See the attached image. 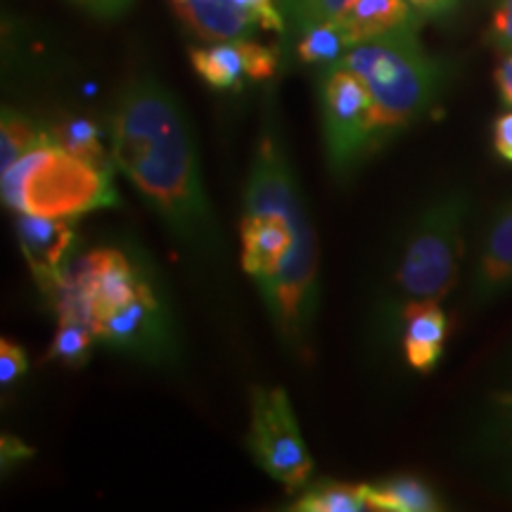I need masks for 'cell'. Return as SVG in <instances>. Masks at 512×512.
I'll use <instances>...</instances> for the list:
<instances>
[{"label":"cell","instance_id":"6da1fadb","mask_svg":"<svg viewBox=\"0 0 512 512\" xmlns=\"http://www.w3.org/2000/svg\"><path fill=\"white\" fill-rule=\"evenodd\" d=\"M110 155L169 233L202 259L221 256L195 131L181 100L155 76L128 81L110 114Z\"/></svg>","mask_w":512,"mask_h":512},{"label":"cell","instance_id":"7a4b0ae2","mask_svg":"<svg viewBox=\"0 0 512 512\" xmlns=\"http://www.w3.org/2000/svg\"><path fill=\"white\" fill-rule=\"evenodd\" d=\"M339 62L368 88L382 143L425 117L446 83L444 64L422 48L418 31L356 43Z\"/></svg>","mask_w":512,"mask_h":512},{"label":"cell","instance_id":"3957f363","mask_svg":"<svg viewBox=\"0 0 512 512\" xmlns=\"http://www.w3.org/2000/svg\"><path fill=\"white\" fill-rule=\"evenodd\" d=\"M3 202L17 214L79 219L98 209L119 207L112 169L88 164L60 147L46 128L19 162L0 174Z\"/></svg>","mask_w":512,"mask_h":512},{"label":"cell","instance_id":"277c9868","mask_svg":"<svg viewBox=\"0 0 512 512\" xmlns=\"http://www.w3.org/2000/svg\"><path fill=\"white\" fill-rule=\"evenodd\" d=\"M465 211L463 195H446L415 221L394 271V285L406 304L439 302L456 287L463 259Z\"/></svg>","mask_w":512,"mask_h":512},{"label":"cell","instance_id":"5b68a950","mask_svg":"<svg viewBox=\"0 0 512 512\" xmlns=\"http://www.w3.org/2000/svg\"><path fill=\"white\" fill-rule=\"evenodd\" d=\"M318 100L330 174L344 181L384 145L377 131L373 98L351 69L335 62L320 72Z\"/></svg>","mask_w":512,"mask_h":512},{"label":"cell","instance_id":"8992f818","mask_svg":"<svg viewBox=\"0 0 512 512\" xmlns=\"http://www.w3.org/2000/svg\"><path fill=\"white\" fill-rule=\"evenodd\" d=\"M249 448L256 465L285 489L294 491L309 484L313 460L285 389L259 387L252 392Z\"/></svg>","mask_w":512,"mask_h":512},{"label":"cell","instance_id":"52a82bcc","mask_svg":"<svg viewBox=\"0 0 512 512\" xmlns=\"http://www.w3.org/2000/svg\"><path fill=\"white\" fill-rule=\"evenodd\" d=\"M95 342L147 363H166L178 354V337L157 278L152 275L124 304L93 320Z\"/></svg>","mask_w":512,"mask_h":512},{"label":"cell","instance_id":"ba28073f","mask_svg":"<svg viewBox=\"0 0 512 512\" xmlns=\"http://www.w3.org/2000/svg\"><path fill=\"white\" fill-rule=\"evenodd\" d=\"M76 219H48V216L17 214L15 228L31 278L38 290L53 302L67 280L76 245Z\"/></svg>","mask_w":512,"mask_h":512},{"label":"cell","instance_id":"9c48e42d","mask_svg":"<svg viewBox=\"0 0 512 512\" xmlns=\"http://www.w3.org/2000/svg\"><path fill=\"white\" fill-rule=\"evenodd\" d=\"M190 62L197 76L214 91H240L245 81H266L278 69L275 50L252 38L211 41L190 50Z\"/></svg>","mask_w":512,"mask_h":512},{"label":"cell","instance_id":"30bf717a","mask_svg":"<svg viewBox=\"0 0 512 512\" xmlns=\"http://www.w3.org/2000/svg\"><path fill=\"white\" fill-rule=\"evenodd\" d=\"M351 46L420 29L422 15L408 0H354L337 19Z\"/></svg>","mask_w":512,"mask_h":512},{"label":"cell","instance_id":"8fae6325","mask_svg":"<svg viewBox=\"0 0 512 512\" xmlns=\"http://www.w3.org/2000/svg\"><path fill=\"white\" fill-rule=\"evenodd\" d=\"M512 287V200L501 204L486 228L475 273V297H496Z\"/></svg>","mask_w":512,"mask_h":512},{"label":"cell","instance_id":"7c38bea8","mask_svg":"<svg viewBox=\"0 0 512 512\" xmlns=\"http://www.w3.org/2000/svg\"><path fill=\"white\" fill-rule=\"evenodd\" d=\"M176 15L204 41L252 38L256 27L233 0H171Z\"/></svg>","mask_w":512,"mask_h":512},{"label":"cell","instance_id":"4fadbf2b","mask_svg":"<svg viewBox=\"0 0 512 512\" xmlns=\"http://www.w3.org/2000/svg\"><path fill=\"white\" fill-rule=\"evenodd\" d=\"M406 332H403V351L406 361L415 370L427 373L437 366L446 342V313L437 302L406 304Z\"/></svg>","mask_w":512,"mask_h":512},{"label":"cell","instance_id":"5bb4252c","mask_svg":"<svg viewBox=\"0 0 512 512\" xmlns=\"http://www.w3.org/2000/svg\"><path fill=\"white\" fill-rule=\"evenodd\" d=\"M368 510L380 512H432L439 510V498L425 482L415 477H392L366 486Z\"/></svg>","mask_w":512,"mask_h":512},{"label":"cell","instance_id":"9a60e30c","mask_svg":"<svg viewBox=\"0 0 512 512\" xmlns=\"http://www.w3.org/2000/svg\"><path fill=\"white\" fill-rule=\"evenodd\" d=\"M50 136L60 147L72 152L83 162L112 169L110 145H102V128L86 117H64L48 128Z\"/></svg>","mask_w":512,"mask_h":512},{"label":"cell","instance_id":"2e32d148","mask_svg":"<svg viewBox=\"0 0 512 512\" xmlns=\"http://www.w3.org/2000/svg\"><path fill=\"white\" fill-rule=\"evenodd\" d=\"M351 48L347 34L339 22L313 24L294 38V55L302 64L311 67H328L342 60V55Z\"/></svg>","mask_w":512,"mask_h":512},{"label":"cell","instance_id":"e0dca14e","mask_svg":"<svg viewBox=\"0 0 512 512\" xmlns=\"http://www.w3.org/2000/svg\"><path fill=\"white\" fill-rule=\"evenodd\" d=\"M368 484L323 482L313 484L294 503L297 512H361L368 510Z\"/></svg>","mask_w":512,"mask_h":512},{"label":"cell","instance_id":"ac0fdd59","mask_svg":"<svg viewBox=\"0 0 512 512\" xmlns=\"http://www.w3.org/2000/svg\"><path fill=\"white\" fill-rule=\"evenodd\" d=\"M43 133H46V126H38L27 114L5 107L3 119H0V174L27 155Z\"/></svg>","mask_w":512,"mask_h":512},{"label":"cell","instance_id":"d6986e66","mask_svg":"<svg viewBox=\"0 0 512 512\" xmlns=\"http://www.w3.org/2000/svg\"><path fill=\"white\" fill-rule=\"evenodd\" d=\"M351 3L354 0H280V8H283L287 22L285 38L287 41L297 38L313 24L337 22Z\"/></svg>","mask_w":512,"mask_h":512},{"label":"cell","instance_id":"ffe728a7","mask_svg":"<svg viewBox=\"0 0 512 512\" xmlns=\"http://www.w3.org/2000/svg\"><path fill=\"white\" fill-rule=\"evenodd\" d=\"M95 342L93 330L83 320L76 318H60L55 339L50 344L48 358L60 361L64 366H83L88 361V351Z\"/></svg>","mask_w":512,"mask_h":512},{"label":"cell","instance_id":"44dd1931","mask_svg":"<svg viewBox=\"0 0 512 512\" xmlns=\"http://www.w3.org/2000/svg\"><path fill=\"white\" fill-rule=\"evenodd\" d=\"M27 368L29 361L24 349L17 347L10 339H3V342H0V384H3V387L15 384L19 377L27 373Z\"/></svg>","mask_w":512,"mask_h":512},{"label":"cell","instance_id":"7402d4cb","mask_svg":"<svg viewBox=\"0 0 512 512\" xmlns=\"http://www.w3.org/2000/svg\"><path fill=\"white\" fill-rule=\"evenodd\" d=\"M486 41L498 50L512 48V0H498Z\"/></svg>","mask_w":512,"mask_h":512},{"label":"cell","instance_id":"603a6c76","mask_svg":"<svg viewBox=\"0 0 512 512\" xmlns=\"http://www.w3.org/2000/svg\"><path fill=\"white\" fill-rule=\"evenodd\" d=\"M496 86L505 105L512 107V48L503 50L501 62L496 67Z\"/></svg>","mask_w":512,"mask_h":512},{"label":"cell","instance_id":"cb8c5ba5","mask_svg":"<svg viewBox=\"0 0 512 512\" xmlns=\"http://www.w3.org/2000/svg\"><path fill=\"white\" fill-rule=\"evenodd\" d=\"M494 145L498 155L512 162V112L503 114L494 126Z\"/></svg>","mask_w":512,"mask_h":512},{"label":"cell","instance_id":"d4e9b609","mask_svg":"<svg viewBox=\"0 0 512 512\" xmlns=\"http://www.w3.org/2000/svg\"><path fill=\"white\" fill-rule=\"evenodd\" d=\"M81 5H86L88 10L98 12L102 17H112V15H121L128 5H131V0H79Z\"/></svg>","mask_w":512,"mask_h":512},{"label":"cell","instance_id":"484cf974","mask_svg":"<svg viewBox=\"0 0 512 512\" xmlns=\"http://www.w3.org/2000/svg\"><path fill=\"white\" fill-rule=\"evenodd\" d=\"M408 3H411L413 8L420 12V15L437 17V15H446V12L451 10L458 0H408Z\"/></svg>","mask_w":512,"mask_h":512}]
</instances>
